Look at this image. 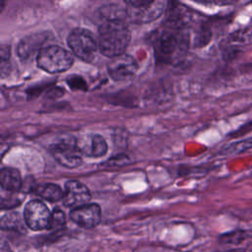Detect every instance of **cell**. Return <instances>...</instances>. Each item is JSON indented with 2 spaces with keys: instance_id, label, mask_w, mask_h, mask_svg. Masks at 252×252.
<instances>
[{
  "instance_id": "3",
  "label": "cell",
  "mask_w": 252,
  "mask_h": 252,
  "mask_svg": "<svg viewBox=\"0 0 252 252\" xmlns=\"http://www.w3.org/2000/svg\"><path fill=\"white\" fill-rule=\"evenodd\" d=\"M68 45L73 53L86 62H92L95 56L97 42L94 34L82 28L73 30L68 36Z\"/></svg>"
},
{
  "instance_id": "2",
  "label": "cell",
  "mask_w": 252,
  "mask_h": 252,
  "mask_svg": "<svg viewBox=\"0 0 252 252\" xmlns=\"http://www.w3.org/2000/svg\"><path fill=\"white\" fill-rule=\"evenodd\" d=\"M37 66L45 72L55 74L68 70L73 62V55L63 47L49 45L43 47L36 56Z\"/></svg>"
},
{
  "instance_id": "8",
  "label": "cell",
  "mask_w": 252,
  "mask_h": 252,
  "mask_svg": "<svg viewBox=\"0 0 252 252\" xmlns=\"http://www.w3.org/2000/svg\"><path fill=\"white\" fill-rule=\"evenodd\" d=\"M91 200V193L88 187L80 181L69 180L65 183L63 204L69 208H79L87 205Z\"/></svg>"
},
{
  "instance_id": "12",
  "label": "cell",
  "mask_w": 252,
  "mask_h": 252,
  "mask_svg": "<svg viewBox=\"0 0 252 252\" xmlns=\"http://www.w3.org/2000/svg\"><path fill=\"white\" fill-rule=\"evenodd\" d=\"M0 184L3 190L16 193L22 187V178L20 172L11 167L2 168L0 172Z\"/></svg>"
},
{
  "instance_id": "10",
  "label": "cell",
  "mask_w": 252,
  "mask_h": 252,
  "mask_svg": "<svg viewBox=\"0 0 252 252\" xmlns=\"http://www.w3.org/2000/svg\"><path fill=\"white\" fill-rule=\"evenodd\" d=\"M47 32H36L21 39L17 47V53L22 60L30 58L36 51H40L43 43L47 40Z\"/></svg>"
},
{
  "instance_id": "11",
  "label": "cell",
  "mask_w": 252,
  "mask_h": 252,
  "mask_svg": "<svg viewBox=\"0 0 252 252\" xmlns=\"http://www.w3.org/2000/svg\"><path fill=\"white\" fill-rule=\"evenodd\" d=\"M184 41L175 33L172 29L171 31H163L158 38V48L159 53L164 56H170L178 48V46H183Z\"/></svg>"
},
{
  "instance_id": "4",
  "label": "cell",
  "mask_w": 252,
  "mask_h": 252,
  "mask_svg": "<svg viewBox=\"0 0 252 252\" xmlns=\"http://www.w3.org/2000/svg\"><path fill=\"white\" fill-rule=\"evenodd\" d=\"M128 17L135 23H148L158 18L165 3L162 1H127Z\"/></svg>"
},
{
  "instance_id": "6",
  "label": "cell",
  "mask_w": 252,
  "mask_h": 252,
  "mask_svg": "<svg viewBox=\"0 0 252 252\" xmlns=\"http://www.w3.org/2000/svg\"><path fill=\"white\" fill-rule=\"evenodd\" d=\"M24 219L27 225L32 230H42L49 228L51 213L42 202L32 200L25 207Z\"/></svg>"
},
{
  "instance_id": "20",
  "label": "cell",
  "mask_w": 252,
  "mask_h": 252,
  "mask_svg": "<svg viewBox=\"0 0 252 252\" xmlns=\"http://www.w3.org/2000/svg\"><path fill=\"white\" fill-rule=\"evenodd\" d=\"M127 161H128L127 157L124 156V155H120V156H118V157H114V158H112L111 159H109V160L107 161V163H109V165L112 164V165L121 166V165L125 164Z\"/></svg>"
},
{
  "instance_id": "7",
  "label": "cell",
  "mask_w": 252,
  "mask_h": 252,
  "mask_svg": "<svg viewBox=\"0 0 252 252\" xmlns=\"http://www.w3.org/2000/svg\"><path fill=\"white\" fill-rule=\"evenodd\" d=\"M108 74L114 81H126L134 76L138 69L136 60L128 54L111 58L107 66Z\"/></svg>"
},
{
  "instance_id": "16",
  "label": "cell",
  "mask_w": 252,
  "mask_h": 252,
  "mask_svg": "<svg viewBox=\"0 0 252 252\" xmlns=\"http://www.w3.org/2000/svg\"><path fill=\"white\" fill-rule=\"evenodd\" d=\"M250 149H252V137L242 140L240 142L230 144L229 146H227L226 148L223 149L222 153L225 155H236V154L243 153Z\"/></svg>"
},
{
  "instance_id": "18",
  "label": "cell",
  "mask_w": 252,
  "mask_h": 252,
  "mask_svg": "<svg viewBox=\"0 0 252 252\" xmlns=\"http://www.w3.org/2000/svg\"><path fill=\"white\" fill-rule=\"evenodd\" d=\"M67 84L69 85V87L73 90H78V91H86L88 89L87 83L86 81L78 75H72L69 76L66 80Z\"/></svg>"
},
{
  "instance_id": "1",
  "label": "cell",
  "mask_w": 252,
  "mask_h": 252,
  "mask_svg": "<svg viewBox=\"0 0 252 252\" xmlns=\"http://www.w3.org/2000/svg\"><path fill=\"white\" fill-rule=\"evenodd\" d=\"M131 39L130 31L124 22H103L98 29L97 46L110 58L124 54Z\"/></svg>"
},
{
  "instance_id": "19",
  "label": "cell",
  "mask_w": 252,
  "mask_h": 252,
  "mask_svg": "<svg viewBox=\"0 0 252 252\" xmlns=\"http://www.w3.org/2000/svg\"><path fill=\"white\" fill-rule=\"evenodd\" d=\"M65 224V215L64 213L59 210L55 209L53 213L51 214V220H50V229L54 228H59Z\"/></svg>"
},
{
  "instance_id": "15",
  "label": "cell",
  "mask_w": 252,
  "mask_h": 252,
  "mask_svg": "<svg viewBox=\"0 0 252 252\" xmlns=\"http://www.w3.org/2000/svg\"><path fill=\"white\" fill-rule=\"evenodd\" d=\"M107 153V144L100 135H94L91 144V156L94 158L103 157Z\"/></svg>"
},
{
  "instance_id": "17",
  "label": "cell",
  "mask_w": 252,
  "mask_h": 252,
  "mask_svg": "<svg viewBox=\"0 0 252 252\" xmlns=\"http://www.w3.org/2000/svg\"><path fill=\"white\" fill-rule=\"evenodd\" d=\"M211 36H212V32L210 28L207 25H203L197 32V35L195 38L196 45L200 47L206 45L210 41Z\"/></svg>"
},
{
  "instance_id": "14",
  "label": "cell",
  "mask_w": 252,
  "mask_h": 252,
  "mask_svg": "<svg viewBox=\"0 0 252 252\" xmlns=\"http://www.w3.org/2000/svg\"><path fill=\"white\" fill-rule=\"evenodd\" d=\"M33 191L36 195L50 202H57L63 199L64 196V191L61 189V187L53 183H43L37 185Z\"/></svg>"
},
{
  "instance_id": "5",
  "label": "cell",
  "mask_w": 252,
  "mask_h": 252,
  "mask_svg": "<svg viewBox=\"0 0 252 252\" xmlns=\"http://www.w3.org/2000/svg\"><path fill=\"white\" fill-rule=\"evenodd\" d=\"M51 153L58 163L68 168H75L83 161L82 150L72 138L55 143L51 148Z\"/></svg>"
},
{
  "instance_id": "13",
  "label": "cell",
  "mask_w": 252,
  "mask_h": 252,
  "mask_svg": "<svg viewBox=\"0 0 252 252\" xmlns=\"http://www.w3.org/2000/svg\"><path fill=\"white\" fill-rule=\"evenodd\" d=\"M99 15L104 22H124L128 17L127 9L113 3L102 5L99 8Z\"/></svg>"
},
{
  "instance_id": "9",
  "label": "cell",
  "mask_w": 252,
  "mask_h": 252,
  "mask_svg": "<svg viewBox=\"0 0 252 252\" xmlns=\"http://www.w3.org/2000/svg\"><path fill=\"white\" fill-rule=\"evenodd\" d=\"M70 219L79 226L92 228L101 220V210L97 204H87L70 212Z\"/></svg>"
}]
</instances>
